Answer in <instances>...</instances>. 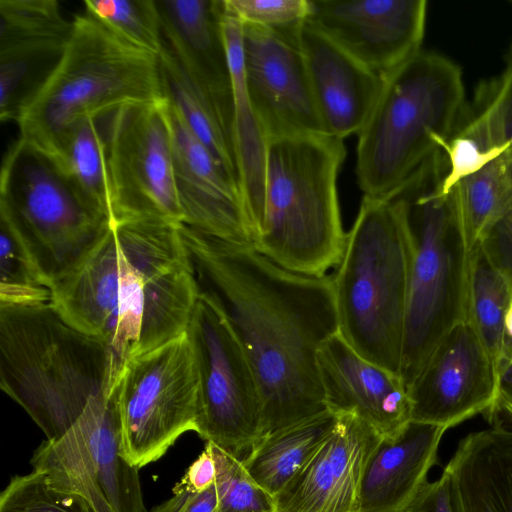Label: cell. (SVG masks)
Returning <instances> with one entry per match:
<instances>
[{
    "mask_svg": "<svg viewBox=\"0 0 512 512\" xmlns=\"http://www.w3.org/2000/svg\"><path fill=\"white\" fill-rule=\"evenodd\" d=\"M51 301V290L27 250L0 219V302L34 304Z\"/></svg>",
    "mask_w": 512,
    "mask_h": 512,
    "instance_id": "obj_33",
    "label": "cell"
},
{
    "mask_svg": "<svg viewBox=\"0 0 512 512\" xmlns=\"http://www.w3.org/2000/svg\"><path fill=\"white\" fill-rule=\"evenodd\" d=\"M215 464V512H275L274 499L257 485L242 460L211 444Z\"/></svg>",
    "mask_w": 512,
    "mask_h": 512,
    "instance_id": "obj_34",
    "label": "cell"
},
{
    "mask_svg": "<svg viewBox=\"0 0 512 512\" xmlns=\"http://www.w3.org/2000/svg\"><path fill=\"white\" fill-rule=\"evenodd\" d=\"M478 243L512 284V199L486 228Z\"/></svg>",
    "mask_w": 512,
    "mask_h": 512,
    "instance_id": "obj_37",
    "label": "cell"
},
{
    "mask_svg": "<svg viewBox=\"0 0 512 512\" xmlns=\"http://www.w3.org/2000/svg\"><path fill=\"white\" fill-rule=\"evenodd\" d=\"M209 487L189 467L181 481L173 488V495L164 502L154 506L149 512H188L197 496Z\"/></svg>",
    "mask_w": 512,
    "mask_h": 512,
    "instance_id": "obj_38",
    "label": "cell"
},
{
    "mask_svg": "<svg viewBox=\"0 0 512 512\" xmlns=\"http://www.w3.org/2000/svg\"><path fill=\"white\" fill-rule=\"evenodd\" d=\"M460 124L488 149L512 147V45L503 72L478 89Z\"/></svg>",
    "mask_w": 512,
    "mask_h": 512,
    "instance_id": "obj_31",
    "label": "cell"
},
{
    "mask_svg": "<svg viewBox=\"0 0 512 512\" xmlns=\"http://www.w3.org/2000/svg\"><path fill=\"white\" fill-rule=\"evenodd\" d=\"M380 437L355 415L339 414L322 445L273 498L275 512H359L363 471Z\"/></svg>",
    "mask_w": 512,
    "mask_h": 512,
    "instance_id": "obj_19",
    "label": "cell"
},
{
    "mask_svg": "<svg viewBox=\"0 0 512 512\" xmlns=\"http://www.w3.org/2000/svg\"><path fill=\"white\" fill-rule=\"evenodd\" d=\"M412 255L401 205L364 195L332 275L339 334L362 358L399 376Z\"/></svg>",
    "mask_w": 512,
    "mask_h": 512,
    "instance_id": "obj_6",
    "label": "cell"
},
{
    "mask_svg": "<svg viewBox=\"0 0 512 512\" xmlns=\"http://www.w3.org/2000/svg\"><path fill=\"white\" fill-rule=\"evenodd\" d=\"M182 224L217 239L254 247L257 234L239 184L165 99Z\"/></svg>",
    "mask_w": 512,
    "mask_h": 512,
    "instance_id": "obj_17",
    "label": "cell"
},
{
    "mask_svg": "<svg viewBox=\"0 0 512 512\" xmlns=\"http://www.w3.org/2000/svg\"><path fill=\"white\" fill-rule=\"evenodd\" d=\"M72 21L56 0H0V120H17L66 48Z\"/></svg>",
    "mask_w": 512,
    "mask_h": 512,
    "instance_id": "obj_18",
    "label": "cell"
},
{
    "mask_svg": "<svg viewBox=\"0 0 512 512\" xmlns=\"http://www.w3.org/2000/svg\"><path fill=\"white\" fill-rule=\"evenodd\" d=\"M0 219L49 288L73 272L113 225L78 196L52 157L20 138L2 163Z\"/></svg>",
    "mask_w": 512,
    "mask_h": 512,
    "instance_id": "obj_9",
    "label": "cell"
},
{
    "mask_svg": "<svg viewBox=\"0 0 512 512\" xmlns=\"http://www.w3.org/2000/svg\"><path fill=\"white\" fill-rule=\"evenodd\" d=\"M222 29L232 82V140L238 182L258 238L264 223L265 170L269 140L246 89L242 26L227 11L225 5Z\"/></svg>",
    "mask_w": 512,
    "mask_h": 512,
    "instance_id": "obj_25",
    "label": "cell"
},
{
    "mask_svg": "<svg viewBox=\"0 0 512 512\" xmlns=\"http://www.w3.org/2000/svg\"><path fill=\"white\" fill-rule=\"evenodd\" d=\"M317 366L329 411L355 415L381 437L399 433L411 421L401 377L362 358L339 332L319 348Z\"/></svg>",
    "mask_w": 512,
    "mask_h": 512,
    "instance_id": "obj_20",
    "label": "cell"
},
{
    "mask_svg": "<svg viewBox=\"0 0 512 512\" xmlns=\"http://www.w3.org/2000/svg\"><path fill=\"white\" fill-rule=\"evenodd\" d=\"M298 38L326 134L341 140L358 134L379 97L383 77L308 20L300 25Z\"/></svg>",
    "mask_w": 512,
    "mask_h": 512,
    "instance_id": "obj_21",
    "label": "cell"
},
{
    "mask_svg": "<svg viewBox=\"0 0 512 512\" xmlns=\"http://www.w3.org/2000/svg\"><path fill=\"white\" fill-rule=\"evenodd\" d=\"M180 224H113L86 259L51 288V303L102 340L122 370L186 332L200 289Z\"/></svg>",
    "mask_w": 512,
    "mask_h": 512,
    "instance_id": "obj_2",
    "label": "cell"
},
{
    "mask_svg": "<svg viewBox=\"0 0 512 512\" xmlns=\"http://www.w3.org/2000/svg\"><path fill=\"white\" fill-rule=\"evenodd\" d=\"M426 0H310L307 20L384 77L422 50Z\"/></svg>",
    "mask_w": 512,
    "mask_h": 512,
    "instance_id": "obj_16",
    "label": "cell"
},
{
    "mask_svg": "<svg viewBox=\"0 0 512 512\" xmlns=\"http://www.w3.org/2000/svg\"><path fill=\"white\" fill-rule=\"evenodd\" d=\"M224 5L242 24L269 29L297 27L310 12V0H224Z\"/></svg>",
    "mask_w": 512,
    "mask_h": 512,
    "instance_id": "obj_36",
    "label": "cell"
},
{
    "mask_svg": "<svg viewBox=\"0 0 512 512\" xmlns=\"http://www.w3.org/2000/svg\"><path fill=\"white\" fill-rule=\"evenodd\" d=\"M490 423L462 438L443 470L454 512H512V422Z\"/></svg>",
    "mask_w": 512,
    "mask_h": 512,
    "instance_id": "obj_24",
    "label": "cell"
},
{
    "mask_svg": "<svg viewBox=\"0 0 512 512\" xmlns=\"http://www.w3.org/2000/svg\"><path fill=\"white\" fill-rule=\"evenodd\" d=\"M121 452L141 468L196 432L199 378L186 332L126 362L115 384Z\"/></svg>",
    "mask_w": 512,
    "mask_h": 512,
    "instance_id": "obj_10",
    "label": "cell"
},
{
    "mask_svg": "<svg viewBox=\"0 0 512 512\" xmlns=\"http://www.w3.org/2000/svg\"><path fill=\"white\" fill-rule=\"evenodd\" d=\"M472 249L512 199V161L507 151L457 181L447 192Z\"/></svg>",
    "mask_w": 512,
    "mask_h": 512,
    "instance_id": "obj_30",
    "label": "cell"
},
{
    "mask_svg": "<svg viewBox=\"0 0 512 512\" xmlns=\"http://www.w3.org/2000/svg\"><path fill=\"white\" fill-rule=\"evenodd\" d=\"M461 68L421 50L383 77L357 144L356 175L365 196L384 197L449 140L465 109Z\"/></svg>",
    "mask_w": 512,
    "mask_h": 512,
    "instance_id": "obj_8",
    "label": "cell"
},
{
    "mask_svg": "<svg viewBox=\"0 0 512 512\" xmlns=\"http://www.w3.org/2000/svg\"><path fill=\"white\" fill-rule=\"evenodd\" d=\"M445 170L439 151L387 195L401 205L413 244L400 372L407 390L440 340L467 320L472 249L442 190Z\"/></svg>",
    "mask_w": 512,
    "mask_h": 512,
    "instance_id": "obj_5",
    "label": "cell"
},
{
    "mask_svg": "<svg viewBox=\"0 0 512 512\" xmlns=\"http://www.w3.org/2000/svg\"><path fill=\"white\" fill-rule=\"evenodd\" d=\"M506 342L512 347V345L506 340Z\"/></svg>",
    "mask_w": 512,
    "mask_h": 512,
    "instance_id": "obj_44",
    "label": "cell"
},
{
    "mask_svg": "<svg viewBox=\"0 0 512 512\" xmlns=\"http://www.w3.org/2000/svg\"><path fill=\"white\" fill-rule=\"evenodd\" d=\"M512 306V284L477 243L471 250L467 320L498 365L506 348L505 318Z\"/></svg>",
    "mask_w": 512,
    "mask_h": 512,
    "instance_id": "obj_29",
    "label": "cell"
},
{
    "mask_svg": "<svg viewBox=\"0 0 512 512\" xmlns=\"http://www.w3.org/2000/svg\"><path fill=\"white\" fill-rule=\"evenodd\" d=\"M507 155L509 159L512 161V147L509 150H507Z\"/></svg>",
    "mask_w": 512,
    "mask_h": 512,
    "instance_id": "obj_43",
    "label": "cell"
},
{
    "mask_svg": "<svg viewBox=\"0 0 512 512\" xmlns=\"http://www.w3.org/2000/svg\"><path fill=\"white\" fill-rule=\"evenodd\" d=\"M179 229L199 289L223 312L257 380L262 437L327 410L317 352L338 333L332 276L296 274L254 247Z\"/></svg>",
    "mask_w": 512,
    "mask_h": 512,
    "instance_id": "obj_1",
    "label": "cell"
},
{
    "mask_svg": "<svg viewBox=\"0 0 512 512\" xmlns=\"http://www.w3.org/2000/svg\"><path fill=\"white\" fill-rule=\"evenodd\" d=\"M497 369V404L494 417L503 413L512 422V347L507 342L505 352L498 362Z\"/></svg>",
    "mask_w": 512,
    "mask_h": 512,
    "instance_id": "obj_40",
    "label": "cell"
},
{
    "mask_svg": "<svg viewBox=\"0 0 512 512\" xmlns=\"http://www.w3.org/2000/svg\"><path fill=\"white\" fill-rule=\"evenodd\" d=\"M241 26L246 89L268 140L326 134L298 38L300 25Z\"/></svg>",
    "mask_w": 512,
    "mask_h": 512,
    "instance_id": "obj_14",
    "label": "cell"
},
{
    "mask_svg": "<svg viewBox=\"0 0 512 512\" xmlns=\"http://www.w3.org/2000/svg\"><path fill=\"white\" fill-rule=\"evenodd\" d=\"M337 418L327 409L263 436L241 459L245 470L274 498L322 445Z\"/></svg>",
    "mask_w": 512,
    "mask_h": 512,
    "instance_id": "obj_27",
    "label": "cell"
},
{
    "mask_svg": "<svg viewBox=\"0 0 512 512\" xmlns=\"http://www.w3.org/2000/svg\"><path fill=\"white\" fill-rule=\"evenodd\" d=\"M498 369L468 320L437 344L408 388L411 421L449 429L497 404Z\"/></svg>",
    "mask_w": 512,
    "mask_h": 512,
    "instance_id": "obj_15",
    "label": "cell"
},
{
    "mask_svg": "<svg viewBox=\"0 0 512 512\" xmlns=\"http://www.w3.org/2000/svg\"><path fill=\"white\" fill-rule=\"evenodd\" d=\"M165 100L125 106L105 117L113 224H182Z\"/></svg>",
    "mask_w": 512,
    "mask_h": 512,
    "instance_id": "obj_13",
    "label": "cell"
},
{
    "mask_svg": "<svg viewBox=\"0 0 512 512\" xmlns=\"http://www.w3.org/2000/svg\"><path fill=\"white\" fill-rule=\"evenodd\" d=\"M217 507V492L215 483L202 491L191 504L188 512H215Z\"/></svg>",
    "mask_w": 512,
    "mask_h": 512,
    "instance_id": "obj_41",
    "label": "cell"
},
{
    "mask_svg": "<svg viewBox=\"0 0 512 512\" xmlns=\"http://www.w3.org/2000/svg\"><path fill=\"white\" fill-rule=\"evenodd\" d=\"M120 373L110 348L51 301L0 302V387L47 440L60 438L92 399L111 394Z\"/></svg>",
    "mask_w": 512,
    "mask_h": 512,
    "instance_id": "obj_3",
    "label": "cell"
},
{
    "mask_svg": "<svg viewBox=\"0 0 512 512\" xmlns=\"http://www.w3.org/2000/svg\"><path fill=\"white\" fill-rule=\"evenodd\" d=\"M158 61L165 99L176 107L196 137L239 184L232 113L181 66L164 43Z\"/></svg>",
    "mask_w": 512,
    "mask_h": 512,
    "instance_id": "obj_26",
    "label": "cell"
},
{
    "mask_svg": "<svg viewBox=\"0 0 512 512\" xmlns=\"http://www.w3.org/2000/svg\"><path fill=\"white\" fill-rule=\"evenodd\" d=\"M446 428L410 421L380 437L366 462L359 512H408L428 482Z\"/></svg>",
    "mask_w": 512,
    "mask_h": 512,
    "instance_id": "obj_22",
    "label": "cell"
},
{
    "mask_svg": "<svg viewBox=\"0 0 512 512\" xmlns=\"http://www.w3.org/2000/svg\"><path fill=\"white\" fill-rule=\"evenodd\" d=\"M186 335L199 378L196 433L243 459L262 438L261 394L226 317L201 290Z\"/></svg>",
    "mask_w": 512,
    "mask_h": 512,
    "instance_id": "obj_11",
    "label": "cell"
},
{
    "mask_svg": "<svg viewBox=\"0 0 512 512\" xmlns=\"http://www.w3.org/2000/svg\"><path fill=\"white\" fill-rule=\"evenodd\" d=\"M165 100L158 56L124 39L85 11L58 64L20 112V139L53 157L64 134L85 118Z\"/></svg>",
    "mask_w": 512,
    "mask_h": 512,
    "instance_id": "obj_4",
    "label": "cell"
},
{
    "mask_svg": "<svg viewBox=\"0 0 512 512\" xmlns=\"http://www.w3.org/2000/svg\"><path fill=\"white\" fill-rule=\"evenodd\" d=\"M506 340L512 345V306L509 308L505 318Z\"/></svg>",
    "mask_w": 512,
    "mask_h": 512,
    "instance_id": "obj_42",
    "label": "cell"
},
{
    "mask_svg": "<svg viewBox=\"0 0 512 512\" xmlns=\"http://www.w3.org/2000/svg\"><path fill=\"white\" fill-rule=\"evenodd\" d=\"M30 462L51 488L82 497L93 512H147L139 468L121 452L115 390L92 399L60 438L35 449Z\"/></svg>",
    "mask_w": 512,
    "mask_h": 512,
    "instance_id": "obj_12",
    "label": "cell"
},
{
    "mask_svg": "<svg viewBox=\"0 0 512 512\" xmlns=\"http://www.w3.org/2000/svg\"><path fill=\"white\" fill-rule=\"evenodd\" d=\"M89 12L132 44L159 55L163 35L156 0H85Z\"/></svg>",
    "mask_w": 512,
    "mask_h": 512,
    "instance_id": "obj_32",
    "label": "cell"
},
{
    "mask_svg": "<svg viewBox=\"0 0 512 512\" xmlns=\"http://www.w3.org/2000/svg\"><path fill=\"white\" fill-rule=\"evenodd\" d=\"M408 512H454L448 475L427 482Z\"/></svg>",
    "mask_w": 512,
    "mask_h": 512,
    "instance_id": "obj_39",
    "label": "cell"
},
{
    "mask_svg": "<svg viewBox=\"0 0 512 512\" xmlns=\"http://www.w3.org/2000/svg\"><path fill=\"white\" fill-rule=\"evenodd\" d=\"M345 157L343 140L327 134L269 140L264 223L256 251L304 276L323 277L337 268L347 238L337 195Z\"/></svg>",
    "mask_w": 512,
    "mask_h": 512,
    "instance_id": "obj_7",
    "label": "cell"
},
{
    "mask_svg": "<svg viewBox=\"0 0 512 512\" xmlns=\"http://www.w3.org/2000/svg\"><path fill=\"white\" fill-rule=\"evenodd\" d=\"M163 43L181 66L232 113L223 0H156Z\"/></svg>",
    "mask_w": 512,
    "mask_h": 512,
    "instance_id": "obj_23",
    "label": "cell"
},
{
    "mask_svg": "<svg viewBox=\"0 0 512 512\" xmlns=\"http://www.w3.org/2000/svg\"><path fill=\"white\" fill-rule=\"evenodd\" d=\"M100 120L85 118L74 124L52 158L78 196L113 222L106 141Z\"/></svg>",
    "mask_w": 512,
    "mask_h": 512,
    "instance_id": "obj_28",
    "label": "cell"
},
{
    "mask_svg": "<svg viewBox=\"0 0 512 512\" xmlns=\"http://www.w3.org/2000/svg\"><path fill=\"white\" fill-rule=\"evenodd\" d=\"M0 512H93L80 496L49 486L43 474L16 475L0 494Z\"/></svg>",
    "mask_w": 512,
    "mask_h": 512,
    "instance_id": "obj_35",
    "label": "cell"
}]
</instances>
